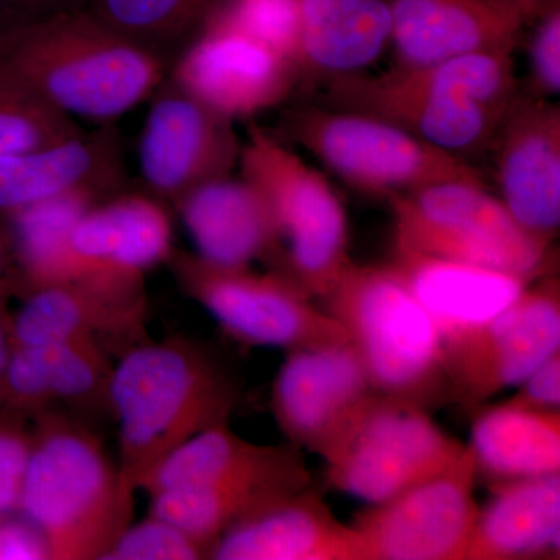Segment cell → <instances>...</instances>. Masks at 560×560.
<instances>
[{
    "mask_svg": "<svg viewBox=\"0 0 560 560\" xmlns=\"http://www.w3.org/2000/svg\"><path fill=\"white\" fill-rule=\"evenodd\" d=\"M208 25L241 32L296 65L300 0H224Z\"/></svg>",
    "mask_w": 560,
    "mask_h": 560,
    "instance_id": "obj_33",
    "label": "cell"
},
{
    "mask_svg": "<svg viewBox=\"0 0 560 560\" xmlns=\"http://www.w3.org/2000/svg\"><path fill=\"white\" fill-rule=\"evenodd\" d=\"M467 447L489 486L560 474V411L477 408Z\"/></svg>",
    "mask_w": 560,
    "mask_h": 560,
    "instance_id": "obj_28",
    "label": "cell"
},
{
    "mask_svg": "<svg viewBox=\"0 0 560 560\" xmlns=\"http://www.w3.org/2000/svg\"><path fill=\"white\" fill-rule=\"evenodd\" d=\"M209 559L368 560V552L357 529L307 488L232 526Z\"/></svg>",
    "mask_w": 560,
    "mask_h": 560,
    "instance_id": "obj_21",
    "label": "cell"
},
{
    "mask_svg": "<svg viewBox=\"0 0 560 560\" xmlns=\"http://www.w3.org/2000/svg\"><path fill=\"white\" fill-rule=\"evenodd\" d=\"M167 264L179 289L237 341L287 352L348 341L337 319L276 272L219 267L176 249Z\"/></svg>",
    "mask_w": 560,
    "mask_h": 560,
    "instance_id": "obj_10",
    "label": "cell"
},
{
    "mask_svg": "<svg viewBox=\"0 0 560 560\" xmlns=\"http://www.w3.org/2000/svg\"><path fill=\"white\" fill-rule=\"evenodd\" d=\"M469 447L440 475L370 504L352 526L368 560H466L480 504Z\"/></svg>",
    "mask_w": 560,
    "mask_h": 560,
    "instance_id": "obj_12",
    "label": "cell"
},
{
    "mask_svg": "<svg viewBox=\"0 0 560 560\" xmlns=\"http://www.w3.org/2000/svg\"><path fill=\"white\" fill-rule=\"evenodd\" d=\"M224 0H86L84 9L109 31L167 62L197 38Z\"/></svg>",
    "mask_w": 560,
    "mask_h": 560,
    "instance_id": "obj_31",
    "label": "cell"
},
{
    "mask_svg": "<svg viewBox=\"0 0 560 560\" xmlns=\"http://www.w3.org/2000/svg\"><path fill=\"white\" fill-rule=\"evenodd\" d=\"M150 101L138 149L143 191L175 206L201 184L232 175L242 150L234 121L195 101L168 77Z\"/></svg>",
    "mask_w": 560,
    "mask_h": 560,
    "instance_id": "obj_13",
    "label": "cell"
},
{
    "mask_svg": "<svg viewBox=\"0 0 560 560\" xmlns=\"http://www.w3.org/2000/svg\"><path fill=\"white\" fill-rule=\"evenodd\" d=\"M20 512L54 560H95L131 525L135 495L94 431L65 411L33 416Z\"/></svg>",
    "mask_w": 560,
    "mask_h": 560,
    "instance_id": "obj_4",
    "label": "cell"
},
{
    "mask_svg": "<svg viewBox=\"0 0 560 560\" xmlns=\"http://www.w3.org/2000/svg\"><path fill=\"white\" fill-rule=\"evenodd\" d=\"M320 301L378 394L427 411L447 405L440 330L389 264L350 261Z\"/></svg>",
    "mask_w": 560,
    "mask_h": 560,
    "instance_id": "obj_5",
    "label": "cell"
},
{
    "mask_svg": "<svg viewBox=\"0 0 560 560\" xmlns=\"http://www.w3.org/2000/svg\"><path fill=\"white\" fill-rule=\"evenodd\" d=\"M466 560L559 558L560 474L489 486Z\"/></svg>",
    "mask_w": 560,
    "mask_h": 560,
    "instance_id": "obj_26",
    "label": "cell"
},
{
    "mask_svg": "<svg viewBox=\"0 0 560 560\" xmlns=\"http://www.w3.org/2000/svg\"><path fill=\"white\" fill-rule=\"evenodd\" d=\"M283 131L353 190L386 200L434 184H485L481 172L381 117L308 105L290 109Z\"/></svg>",
    "mask_w": 560,
    "mask_h": 560,
    "instance_id": "obj_7",
    "label": "cell"
},
{
    "mask_svg": "<svg viewBox=\"0 0 560 560\" xmlns=\"http://www.w3.org/2000/svg\"><path fill=\"white\" fill-rule=\"evenodd\" d=\"M500 2L517 11L525 22L536 21L548 10L560 5V0H500Z\"/></svg>",
    "mask_w": 560,
    "mask_h": 560,
    "instance_id": "obj_42",
    "label": "cell"
},
{
    "mask_svg": "<svg viewBox=\"0 0 560 560\" xmlns=\"http://www.w3.org/2000/svg\"><path fill=\"white\" fill-rule=\"evenodd\" d=\"M261 478L312 480L300 448L287 444H257L243 440L230 423L212 427L191 438L162 460L142 490L149 495L189 486L224 485Z\"/></svg>",
    "mask_w": 560,
    "mask_h": 560,
    "instance_id": "obj_27",
    "label": "cell"
},
{
    "mask_svg": "<svg viewBox=\"0 0 560 560\" xmlns=\"http://www.w3.org/2000/svg\"><path fill=\"white\" fill-rule=\"evenodd\" d=\"M466 451L430 411L378 394L320 458L329 485L370 506L451 469Z\"/></svg>",
    "mask_w": 560,
    "mask_h": 560,
    "instance_id": "obj_9",
    "label": "cell"
},
{
    "mask_svg": "<svg viewBox=\"0 0 560 560\" xmlns=\"http://www.w3.org/2000/svg\"><path fill=\"white\" fill-rule=\"evenodd\" d=\"M86 0H0V35L24 25L84 9Z\"/></svg>",
    "mask_w": 560,
    "mask_h": 560,
    "instance_id": "obj_39",
    "label": "cell"
},
{
    "mask_svg": "<svg viewBox=\"0 0 560 560\" xmlns=\"http://www.w3.org/2000/svg\"><path fill=\"white\" fill-rule=\"evenodd\" d=\"M499 198L512 219L548 246L560 230V108L515 95L493 138Z\"/></svg>",
    "mask_w": 560,
    "mask_h": 560,
    "instance_id": "obj_16",
    "label": "cell"
},
{
    "mask_svg": "<svg viewBox=\"0 0 560 560\" xmlns=\"http://www.w3.org/2000/svg\"><path fill=\"white\" fill-rule=\"evenodd\" d=\"M389 44L388 0H300L296 65L302 77L355 75Z\"/></svg>",
    "mask_w": 560,
    "mask_h": 560,
    "instance_id": "obj_25",
    "label": "cell"
},
{
    "mask_svg": "<svg viewBox=\"0 0 560 560\" xmlns=\"http://www.w3.org/2000/svg\"><path fill=\"white\" fill-rule=\"evenodd\" d=\"M394 248L536 280L555 272V248L512 219L485 184H434L389 198Z\"/></svg>",
    "mask_w": 560,
    "mask_h": 560,
    "instance_id": "obj_8",
    "label": "cell"
},
{
    "mask_svg": "<svg viewBox=\"0 0 560 560\" xmlns=\"http://www.w3.org/2000/svg\"><path fill=\"white\" fill-rule=\"evenodd\" d=\"M0 72L73 120L110 125L150 101L168 66L80 9L2 33Z\"/></svg>",
    "mask_w": 560,
    "mask_h": 560,
    "instance_id": "obj_3",
    "label": "cell"
},
{
    "mask_svg": "<svg viewBox=\"0 0 560 560\" xmlns=\"http://www.w3.org/2000/svg\"><path fill=\"white\" fill-rule=\"evenodd\" d=\"M114 364L101 342L69 338L13 345L0 408L32 419L46 411H108Z\"/></svg>",
    "mask_w": 560,
    "mask_h": 560,
    "instance_id": "obj_18",
    "label": "cell"
},
{
    "mask_svg": "<svg viewBox=\"0 0 560 560\" xmlns=\"http://www.w3.org/2000/svg\"><path fill=\"white\" fill-rule=\"evenodd\" d=\"M378 396L349 341L289 350L272 382L271 411L283 436L323 456Z\"/></svg>",
    "mask_w": 560,
    "mask_h": 560,
    "instance_id": "obj_14",
    "label": "cell"
},
{
    "mask_svg": "<svg viewBox=\"0 0 560 560\" xmlns=\"http://www.w3.org/2000/svg\"><path fill=\"white\" fill-rule=\"evenodd\" d=\"M81 131L72 117L0 72V156L54 145Z\"/></svg>",
    "mask_w": 560,
    "mask_h": 560,
    "instance_id": "obj_32",
    "label": "cell"
},
{
    "mask_svg": "<svg viewBox=\"0 0 560 560\" xmlns=\"http://www.w3.org/2000/svg\"><path fill=\"white\" fill-rule=\"evenodd\" d=\"M197 256L228 268L268 261L278 246V228L264 195L245 178L228 175L201 184L175 206Z\"/></svg>",
    "mask_w": 560,
    "mask_h": 560,
    "instance_id": "obj_24",
    "label": "cell"
},
{
    "mask_svg": "<svg viewBox=\"0 0 560 560\" xmlns=\"http://www.w3.org/2000/svg\"><path fill=\"white\" fill-rule=\"evenodd\" d=\"M440 330L442 345L478 329L534 280L464 261L394 248L389 261Z\"/></svg>",
    "mask_w": 560,
    "mask_h": 560,
    "instance_id": "obj_23",
    "label": "cell"
},
{
    "mask_svg": "<svg viewBox=\"0 0 560 560\" xmlns=\"http://www.w3.org/2000/svg\"><path fill=\"white\" fill-rule=\"evenodd\" d=\"M397 66L514 51L526 24L500 0H388Z\"/></svg>",
    "mask_w": 560,
    "mask_h": 560,
    "instance_id": "obj_20",
    "label": "cell"
},
{
    "mask_svg": "<svg viewBox=\"0 0 560 560\" xmlns=\"http://www.w3.org/2000/svg\"><path fill=\"white\" fill-rule=\"evenodd\" d=\"M209 559L208 548L178 526L150 514L128 526L102 560H198Z\"/></svg>",
    "mask_w": 560,
    "mask_h": 560,
    "instance_id": "obj_34",
    "label": "cell"
},
{
    "mask_svg": "<svg viewBox=\"0 0 560 560\" xmlns=\"http://www.w3.org/2000/svg\"><path fill=\"white\" fill-rule=\"evenodd\" d=\"M9 298L0 296V381L13 348V315L9 312Z\"/></svg>",
    "mask_w": 560,
    "mask_h": 560,
    "instance_id": "obj_41",
    "label": "cell"
},
{
    "mask_svg": "<svg viewBox=\"0 0 560 560\" xmlns=\"http://www.w3.org/2000/svg\"><path fill=\"white\" fill-rule=\"evenodd\" d=\"M536 21L529 46V94L551 101L560 92V5Z\"/></svg>",
    "mask_w": 560,
    "mask_h": 560,
    "instance_id": "obj_36",
    "label": "cell"
},
{
    "mask_svg": "<svg viewBox=\"0 0 560 560\" xmlns=\"http://www.w3.org/2000/svg\"><path fill=\"white\" fill-rule=\"evenodd\" d=\"M143 282L77 279L25 294L13 315V345L84 338L135 341L145 319Z\"/></svg>",
    "mask_w": 560,
    "mask_h": 560,
    "instance_id": "obj_19",
    "label": "cell"
},
{
    "mask_svg": "<svg viewBox=\"0 0 560 560\" xmlns=\"http://www.w3.org/2000/svg\"><path fill=\"white\" fill-rule=\"evenodd\" d=\"M517 92L511 51H485L327 80L320 105L381 117L467 160L490 150Z\"/></svg>",
    "mask_w": 560,
    "mask_h": 560,
    "instance_id": "obj_2",
    "label": "cell"
},
{
    "mask_svg": "<svg viewBox=\"0 0 560 560\" xmlns=\"http://www.w3.org/2000/svg\"><path fill=\"white\" fill-rule=\"evenodd\" d=\"M27 416L0 408V518L20 512L25 470L32 451Z\"/></svg>",
    "mask_w": 560,
    "mask_h": 560,
    "instance_id": "obj_35",
    "label": "cell"
},
{
    "mask_svg": "<svg viewBox=\"0 0 560 560\" xmlns=\"http://www.w3.org/2000/svg\"><path fill=\"white\" fill-rule=\"evenodd\" d=\"M560 352V280L541 276L510 307L478 329L444 346L447 404L477 410L515 388Z\"/></svg>",
    "mask_w": 560,
    "mask_h": 560,
    "instance_id": "obj_11",
    "label": "cell"
},
{
    "mask_svg": "<svg viewBox=\"0 0 560 560\" xmlns=\"http://www.w3.org/2000/svg\"><path fill=\"white\" fill-rule=\"evenodd\" d=\"M51 560L43 534L21 512L0 518V560Z\"/></svg>",
    "mask_w": 560,
    "mask_h": 560,
    "instance_id": "obj_38",
    "label": "cell"
},
{
    "mask_svg": "<svg viewBox=\"0 0 560 560\" xmlns=\"http://www.w3.org/2000/svg\"><path fill=\"white\" fill-rule=\"evenodd\" d=\"M91 191L65 195L9 217L21 293L70 282V232L84 210L103 200Z\"/></svg>",
    "mask_w": 560,
    "mask_h": 560,
    "instance_id": "obj_30",
    "label": "cell"
},
{
    "mask_svg": "<svg viewBox=\"0 0 560 560\" xmlns=\"http://www.w3.org/2000/svg\"><path fill=\"white\" fill-rule=\"evenodd\" d=\"M224 119L246 120L289 101L301 70L289 58L231 28L208 25L167 73Z\"/></svg>",
    "mask_w": 560,
    "mask_h": 560,
    "instance_id": "obj_15",
    "label": "cell"
},
{
    "mask_svg": "<svg viewBox=\"0 0 560 560\" xmlns=\"http://www.w3.org/2000/svg\"><path fill=\"white\" fill-rule=\"evenodd\" d=\"M515 388L517 393L501 404L529 411H560V352L530 371Z\"/></svg>",
    "mask_w": 560,
    "mask_h": 560,
    "instance_id": "obj_37",
    "label": "cell"
},
{
    "mask_svg": "<svg viewBox=\"0 0 560 560\" xmlns=\"http://www.w3.org/2000/svg\"><path fill=\"white\" fill-rule=\"evenodd\" d=\"M307 488H312V480L261 478L168 489L150 495V514L178 526L210 555L232 526Z\"/></svg>",
    "mask_w": 560,
    "mask_h": 560,
    "instance_id": "obj_29",
    "label": "cell"
},
{
    "mask_svg": "<svg viewBox=\"0 0 560 560\" xmlns=\"http://www.w3.org/2000/svg\"><path fill=\"white\" fill-rule=\"evenodd\" d=\"M16 293H21V287L13 235L9 221L0 217V296L10 298Z\"/></svg>",
    "mask_w": 560,
    "mask_h": 560,
    "instance_id": "obj_40",
    "label": "cell"
},
{
    "mask_svg": "<svg viewBox=\"0 0 560 560\" xmlns=\"http://www.w3.org/2000/svg\"><path fill=\"white\" fill-rule=\"evenodd\" d=\"M242 178L264 195L278 228L270 271L312 300H323L350 264L348 213L323 173L271 132L250 128Z\"/></svg>",
    "mask_w": 560,
    "mask_h": 560,
    "instance_id": "obj_6",
    "label": "cell"
},
{
    "mask_svg": "<svg viewBox=\"0 0 560 560\" xmlns=\"http://www.w3.org/2000/svg\"><path fill=\"white\" fill-rule=\"evenodd\" d=\"M237 404L238 388L230 372L197 342L175 337L125 350L109 385L124 488L135 495L176 448L202 431L230 423Z\"/></svg>",
    "mask_w": 560,
    "mask_h": 560,
    "instance_id": "obj_1",
    "label": "cell"
},
{
    "mask_svg": "<svg viewBox=\"0 0 560 560\" xmlns=\"http://www.w3.org/2000/svg\"><path fill=\"white\" fill-rule=\"evenodd\" d=\"M119 140L110 125L81 131L43 149L0 156V217L9 219L65 195L91 191L109 197L120 191Z\"/></svg>",
    "mask_w": 560,
    "mask_h": 560,
    "instance_id": "obj_22",
    "label": "cell"
},
{
    "mask_svg": "<svg viewBox=\"0 0 560 560\" xmlns=\"http://www.w3.org/2000/svg\"><path fill=\"white\" fill-rule=\"evenodd\" d=\"M69 245L72 280L143 282L175 249L171 213L147 191H117L81 213Z\"/></svg>",
    "mask_w": 560,
    "mask_h": 560,
    "instance_id": "obj_17",
    "label": "cell"
}]
</instances>
